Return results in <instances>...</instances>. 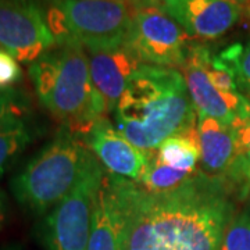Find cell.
Wrapping results in <instances>:
<instances>
[{
    "label": "cell",
    "instance_id": "1",
    "mask_svg": "<svg viewBox=\"0 0 250 250\" xmlns=\"http://www.w3.org/2000/svg\"><path fill=\"white\" fill-rule=\"evenodd\" d=\"M123 250H218L233 206L224 178L199 171L178 189L150 193L124 179Z\"/></svg>",
    "mask_w": 250,
    "mask_h": 250
},
{
    "label": "cell",
    "instance_id": "2",
    "mask_svg": "<svg viewBox=\"0 0 250 250\" xmlns=\"http://www.w3.org/2000/svg\"><path fill=\"white\" fill-rule=\"evenodd\" d=\"M116 128L143 152L197 131V113L182 72L141 64L114 110Z\"/></svg>",
    "mask_w": 250,
    "mask_h": 250
},
{
    "label": "cell",
    "instance_id": "3",
    "mask_svg": "<svg viewBox=\"0 0 250 250\" xmlns=\"http://www.w3.org/2000/svg\"><path fill=\"white\" fill-rule=\"evenodd\" d=\"M41 103L62 126L85 138L108 113L89 71V57L80 45H57L29 65Z\"/></svg>",
    "mask_w": 250,
    "mask_h": 250
},
{
    "label": "cell",
    "instance_id": "4",
    "mask_svg": "<svg viewBox=\"0 0 250 250\" xmlns=\"http://www.w3.org/2000/svg\"><path fill=\"white\" fill-rule=\"evenodd\" d=\"M92 159L85 138L62 126L11 179V192L28 211L49 213L75 188Z\"/></svg>",
    "mask_w": 250,
    "mask_h": 250
},
{
    "label": "cell",
    "instance_id": "5",
    "mask_svg": "<svg viewBox=\"0 0 250 250\" xmlns=\"http://www.w3.org/2000/svg\"><path fill=\"white\" fill-rule=\"evenodd\" d=\"M132 14L126 0H50L46 10L56 43L80 45L88 52L124 47Z\"/></svg>",
    "mask_w": 250,
    "mask_h": 250
},
{
    "label": "cell",
    "instance_id": "6",
    "mask_svg": "<svg viewBox=\"0 0 250 250\" xmlns=\"http://www.w3.org/2000/svg\"><path fill=\"white\" fill-rule=\"evenodd\" d=\"M104 170L93 154L78 184L52 208L43 225L46 250H88L93 208Z\"/></svg>",
    "mask_w": 250,
    "mask_h": 250
},
{
    "label": "cell",
    "instance_id": "7",
    "mask_svg": "<svg viewBox=\"0 0 250 250\" xmlns=\"http://www.w3.org/2000/svg\"><path fill=\"white\" fill-rule=\"evenodd\" d=\"M126 47L143 64L184 67L189 53V36L159 6L134 10Z\"/></svg>",
    "mask_w": 250,
    "mask_h": 250
},
{
    "label": "cell",
    "instance_id": "8",
    "mask_svg": "<svg viewBox=\"0 0 250 250\" xmlns=\"http://www.w3.org/2000/svg\"><path fill=\"white\" fill-rule=\"evenodd\" d=\"M56 43L46 11L36 0H0V47L18 62H34Z\"/></svg>",
    "mask_w": 250,
    "mask_h": 250
},
{
    "label": "cell",
    "instance_id": "9",
    "mask_svg": "<svg viewBox=\"0 0 250 250\" xmlns=\"http://www.w3.org/2000/svg\"><path fill=\"white\" fill-rule=\"evenodd\" d=\"M213 54L205 46H190L182 75L197 114L213 117L227 125H233L250 117V102L245 95L229 98L215 89L207 75V62Z\"/></svg>",
    "mask_w": 250,
    "mask_h": 250
},
{
    "label": "cell",
    "instance_id": "10",
    "mask_svg": "<svg viewBox=\"0 0 250 250\" xmlns=\"http://www.w3.org/2000/svg\"><path fill=\"white\" fill-rule=\"evenodd\" d=\"M192 39L214 41L239 21L243 4L235 0H161L159 4Z\"/></svg>",
    "mask_w": 250,
    "mask_h": 250
},
{
    "label": "cell",
    "instance_id": "11",
    "mask_svg": "<svg viewBox=\"0 0 250 250\" xmlns=\"http://www.w3.org/2000/svg\"><path fill=\"white\" fill-rule=\"evenodd\" d=\"M124 179L104 172L93 208L88 250L124 249L126 224Z\"/></svg>",
    "mask_w": 250,
    "mask_h": 250
},
{
    "label": "cell",
    "instance_id": "12",
    "mask_svg": "<svg viewBox=\"0 0 250 250\" xmlns=\"http://www.w3.org/2000/svg\"><path fill=\"white\" fill-rule=\"evenodd\" d=\"M90 152L108 174L138 182L147 166V153L129 142L107 118H102L85 136Z\"/></svg>",
    "mask_w": 250,
    "mask_h": 250
},
{
    "label": "cell",
    "instance_id": "13",
    "mask_svg": "<svg viewBox=\"0 0 250 250\" xmlns=\"http://www.w3.org/2000/svg\"><path fill=\"white\" fill-rule=\"evenodd\" d=\"M92 82L107 104L108 113H114L129 81L142 62L126 46L114 50L88 52Z\"/></svg>",
    "mask_w": 250,
    "mask_h": 250
},
{
    "label": "cell",
    "instance_id": "14",
    "mask_svg": "<svg viewBox=\"0 0 250 250\" xmlns=\"http://www.w3.org/2000/svg\"><path fill=\"white\" fill-rule=\"evenodd\" d=\"M197 139L200 171L208 177H224L238 156L232 125L224 124L213 117L197 114Z\"/></svg>",
    "mask_w": 250,
    "mask_h": 250
},
{
    "label": "cell",
    "instance_id": "15",
    "mask_svg": "<svg viewBox=\"0 0 250 250\" xmlns=\"http://www.w3.org/2000/svg\"><path fill=\"white\" fill-rule=\"evenodd\" d=\"M153 152L161 163L170 166L171 168L197 172V161L200 160L197 131L190 135L171 136Z\"/></svg>",
    "mask_w": 250,
    "mask_h": 250
},
{
    "label": "cell",
    "instance_id": "16",
    "mask_svg": "<svg viewBox=\"0 0 250 250\" xmlns=\"http://www.w3.org/2000/svg\"><path fill=\"white\" fill-rule=\"evenodd\" d=\"M147 153V166L143 171L142 177L138 181V185L150 193H167L185 185L196 175L197 172H185V171L171 168L170 166L161 163L154 152Z\"/></svg>",
    "mask_w": 250,
    "mask_h": 250
},
{
    "label": "cell",
    "instance_id": "17",
    "mask_svg": "<svg viewBox=\"0 0 250 250\" xmlns=\"http://www.w3.org/2000/svg\"><path fill=\"white\" fill-rule=\"evenodd\" d=\"M32 136V129L22 117H13L0 124V175L24 152Z\"/></svg>",
    "mask_w": 250,
    "mask_h": 250
},
{
    "label": "cell",
    "instance_id": "18",
    "mask_svg": "<svg viewBox=\"0 0 250 250\" xmlns=\"http://www.w3.org/2000/svg\"><path fill=\"white\" fill-rule=\"evenodd\" d=\"M218 250H250V214L238 213L229 218Z\"/></svg>",
    "mask_w": 250,
    "mask_h": 250
},
{
    "label": "cell",
    "instance_id": "19",
    "mask_svg": "<svg viewBox=\"0 0 250 250\" xmlns=\"http://www.w3.org/2000/svg\"><path fill=\"white\" fill-rule=\"evenodd\" d=\"M223 178L231 192H236L241 197L248 196L250 193V152L239 153Z\"/></svg>",
    "mask_w": 250,
    "mask_h": 250
},
{
    "label": "cell",
    "instance_id": "20",
    "mask_svg": "<svg viewBox=\"0 0 250 250\" xmlns=\"http://www.w3.org/2000/svg\"><path fill=\"white\" fill-rule=\"evenodd\" d=\"M225 62L232 67L238 83L249 93L250 102V41L248 45H235L220 54Z\"/></svg>",
    "mask_w": 250,
    "mask_h": 250
},
{
    "label": "cell",
    "instance_id": "21",
    "mask_svg": "<svg viewBox=\"0 0 250 250\" xmlns=\"http://www.w3.org/2000/svg\"><path fill=\"white\" fill-rule=\"evenodd\" d=\"M27 102L14 88H0V124L13 117H22Z\"/></svg>",
    "mask_w": 250,
    "mask_h": 250
},
{
    "label": "cell",
    "instance_id": "22",
    "mask_svg": "<svg viewBox=\"0 0 250 250\" xmlns=\"http://www.w3.org/2000/svg\"><path fill=\"white\" fill-rule=\"evenodd\" d=\"M21 75L22 72L17 59L0 47V88H13L21 80Z\"/></svg>",
    "mask_w": 250,
    "mask_h": 250
},
{
    "label": "cell",
    "instance_id": "23",
    "mask_svg": "<svg viewBox=\"0 0 250 250\" xmlns=\"http://www.w3.org/2000/svg\"><path fill=\"white\" fill-rule=\"evenodd\" d=\"M232 126L235 131V138H236L238 154L250 152V117L241 121H236Z\"/></svg>",
    "mask_w": 250,
    "mask_h": 250
},
{
    "label": "cell",
    "instance_id": "24",
    "mask_svg": "<svg viewBox=\"0 0 250 250\" xmlns=\"http://www.w3.org/2000/svg\"><path fill=\"white\" fill-rule=\"evenodd\" d=\"M132 9H143V7H149V6H159L161 0H126Z\"/></svg>",
    "mask_w": 250,
    "mask_h": 250
},
{
    "label": "cell",
    "instance_id": "25",
    "mask_svg": "<svg viewBox=\"0 0 250 250\" xmlns=\"http://www.w3.org/2000/svg\"><path fill=\"white\" fill-rule=\"evenodd\" d=\"M6 220V196L3 192H0V227Z\"/></svg>",
    "mask_w": 250,
    "mask_h": 250
},
{
    "label": "cell",
    "instance_id": "26",
    "mask_svg": "<svg viewBox=\"0 0 250 250\" xmlns=\"http://www.w3.org/2000/svg\"><path fill=\"white\" fill-rule=\"evenodd\" d=\"M235 1H238V3H241V4H248L250 0H235Z\"/></svg>",
    "mask_w": 250,
    "mask_h": 250
},
{
    "label": "cell",
    "instance_id": "27",
    "mask_svg": "<svg viewBox=\"0 0 250 250\" xmlns=\"http://www.w3.org/2000/svg\"><path fill=\"white\" fill-rule=\"evenodd\" d=\"M248 13H249V16H250V1L248 3Z\"/></svg>",
    "mask_w": 250,
    "mask_h": 250
},
{
    "label": "cell",
    "instance_id": "28",
    "mask_svg": "<svg viewBox=\"0 0 250 250\" xmlns=\"http://www.w3.org/2000/svg\"><path fill=\"white\" fill-rule=\"evenodd\" d=\"M7 250H16V249H7Z\"/></svg>",
    "mask_w": 250,
    "mask_h": 250
}]
</instances>
